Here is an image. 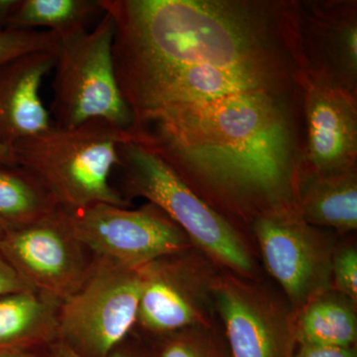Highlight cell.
Listing matches in <instances>:
<instances>
[{
	"mask_svg": "<svg viewBox=\"0 0 357 357\" xmlns=\"http://www.w3.org/2000/svg\"><path fill=\"white\" fill-rule=\"evenodd\" d=\"M289 91H245L134 119L151 150L230 222L296 206L301 160Z\"/></svg>",
	"mask_w": 357,
	"mask_h": 357,
	"instance_id": "1",
	"label": "cell"
},
{
	"mask_svg": "<svg viewBox=\"0 0 357 357\" xmlns=\"http://www.w3.org/2000/svg\"><path fill=\"white\" fill-rule=\"evenodd\" d=\"M114 18V69L305 70L298 4L100 0Z\"/></svg>",
	"mask_w": 357,
	"mask_h": 357,
	"instance_id": "2",
	"label": "cell"
},
{
	"mask_svg": "<svg viewBox=\"0 0 357 357\" xmlns=\"http://www.w3.org/2000/svg\"><path fill=\"white\" fill-rule=\"evenodd\" d=\"M128 133L109 122L91 121L72 128L53 126L13 147L18 165L37 176L61 208L77 211L107 204L128 208L110 184L119 165V146Z\"/></svg>",
	"mask_w": 357,
	"mask_h": 357,
	"instance_id": "3",
	"label": "cell"
},
{
	"mask_svg": "<svg viewBox=\"0 0 357 357\" xmlns=\"http://www.w3.org/2000/svg\"><path fill=\"white\" fill-rule=\"evenodd\" d=\"M122 196L139 197L158 206L185 232L192 245L220 269L255 279L256 264L243 234L185 184L148 148L126 140L119 146Z\"/></svg>",
	"mask_w": 357,
	"mask_h": 357,
	"instance_id": "4",
	"label": "cell"
},
{
	"mask_svg": "<svg viewBox=\"0 0 357 357\" xmlns=\"http://www.w3.org/2000/svg\"><path fill=\"white\" fill-rule=\"evenodd\" d=\"M114 32V18L105 11L91 31L57 36L52 105L56 128H76L98 119L128 135L132 119L115 75Z\"/></svg>",
	"mask_w": 357,
	"mask_h": 357,
	"instance_id": "5",
	"label": "cell"
},
{
	"mask_svg": "<svg viewBox=\"0 0 357 357\" xmlns=\"http://www.w3.org/2000/svg\"><path fill=\"white\" fill-rule=\"evenodd\" d=\"M143 267L96 256L82 285L59 309L58 340L82 357H107L133 332Z\"/></svg>",
	"mask_w": 357,
	"mask_h": 357,
	"instance_id": "6",
	"label": "cell"
},
{
	"mask_svg": "<svg viewBox=\"0 0 357 357\" xmlns=\"http://www.w3.org/2000/svg\"><path fill=\"white\" fill-rule=\"evenodd\" d=\"M220 270L195 248L145 265L134 332L153 338L217 321L213 286Z\"/></svg>",
	"mask_w": 357,
	"mask_h": 357,
	"instance_id": "7",
	"label": "cell"
},
{
	"mask_svg": "<svg viewBox=\"0 0 357 357\" xmlns=\"http://www.w3.org/2000/svg\"><path fill=\"white\" fill-rule=\"evenodd\" d=\"M263 261L298 312L333 289L332 263L337 244L307 223L297 206L269 211L252 223Z\"/></svg>",
	"mask_w": 357,
	"mask_h": 357,
	"instance_id": "8",
	"label": "cell"
},
{
	"mask_svg": "<svg viewBox=\"0 0 357 357\" xmlns=\"http://www.w3.org/2000/svg\"><path fill=\"white\" fill-rule=\"evenodd\" d=\"M0 255L30 288L61 303L82 285L96 257L61 206L37 222L4 230Z\"/></svg>",
	"mask_w": 357,
	"mask_h": 357,
	"instance_id": "9",
	"label": "cell"
},
{
	"mask_svg": "<svg viewBox=\"0 0 357 357\" xmlns=\"http://www.w3.org/2000/svg\"><path fill=\"white\" fill-rule=\"evenodd\" d=\"M220 270L215 311L234 357H295V312L266 286Z\"/></svg>",
	"mask_w": 357,
	"mask_h": 357,
	"instance_id": "10",
	"label": "cell"
},
{
	"mask_svg": "<svg viewBox=\"0 0 357 357\" xmlns=\"http://www.w3.org/2000/svg\"><path fill=\"white\" fill-rule=\"evenodd\" d=\"M68 213L77 237L96 256L123 266H145L194 248L185 232L153 204L137 210L100 204Z\"/></svg>",
	"mask_w": 357,
	"mask_h": 357,
	"instance_id": "11",
	"label": "cell"
},
{
	"mask_svg": "<svg viewBox=\"0 0 357 357\" xmlns=\"http://www.w3.org/2000/svg\"><path fill=\"white\" fill-rule=\"evenodd\" d=\"M307 147L300 168L328 175L356 169V93L306 75Z\"/></svg>",
	"mask_w": 357,
	"mask_h": 357,
	"instance_id": "12",
	"label": "cell"
},
{
	"mask_svg": "<svg viewBox=\"0 0 357 357\" xmlns=\"http://www.w3.org/2000/svg\"><path fill=\"white\" fill-rule=\"evenodd\" d=\"M56 51L24 54L0 65V144L13 148L54 126L40 96Z\"/></svg>",
	"mask_w": 357,
	"mask_h": 357,
	"instance_id": "13",
	"label": "cell"
},
{
	"mask_svg": "<svg viewBox=\"0 0 357 357\" xmlns=\"http://www.w3.org/2000/svg\"><path fill=\"white\" fill-rule=\"evenodd\" d=\"M296 206L302 218L317 227L340 234L357 229L356 169L319 175L300 168Z\"/></svg>",
	"mask_w": 357,
	"mask_h": 357,
	"instance_id": "14",
	"label": "cell"
},
{
	"mask_svg": "<svg viewBox=\"0 0 357 357\" xmlns=\"http://www.w3.org/2000/svg\"><path fill=\"white\" fill-rule=\"evenodd\" d=\"M61 304L36 290L0 297V354L41 349L58 340Z\"/></svg>",
	"mask_w": 357,
	"mask_h": 357,
	"instance_id": "15",
	"label": "cell"
},
{
	"mask_svg": "<svg viewBox=\"0 0 357 357\" xmlns=\"http://www.w3.org/2000/svg\"><path fill=\"white\" fill-rule=\"evenodd\" d=\"M295 314L298 344L356 347V304L333 289L319 294Z\"/></svg>",
	"mask_w": 357,
	"mask_h": 357,
	"instance_id": "16",
	"label": "cell"
},
{
	"mask_svg": "<svg viewBox=\"0 0 357 357\" xmlns=\"http://www.w3.org/2000/svg\"><path fill=\"white\" fill-rule=\"evenodd\" d=\"M59 208L55 197L36 175L21 166L0 164V227H23Z\"/></svg>",
	"mask_w": 357,
	"mask_h": 357,
	"instance_id": "17",
	"label": "cell"
},
{
	"mask_svg": "<svg viewBox=\"0 0 357 357\" xmlns=\"http://www.w3.org/2000/svg\"><path fill=\"white\" fill-rule=\"evenodd\" d=\"M103 13L100 0H17L7 28L46 27L61 36L86 29L91 20Z\"/></svg>",
	"mask_w": 357,
	"mask_h": 357,
	"instance_id": "18",
	"label": "cell"
},
{
	"mask_svg": "<svg viewBox=\"0 0 357 357\" xmlns=\"http://www.w3.org/2000/svg\"><path fill=\"white\" fill-rule=\"evenodd\" d=\"M147 340L157 357H234L218 321Z\"/></svg>",
	"mask_w": 357,
	"mask_h": 357,
	"instance_id": "19",
	"label": "cell"
},
{
	"mask_svg": "<svg viewBox=\"0 0 357 357\" xmlns=\"http://www.w3.org/2000/svg\"><path fill=\"white\" fill-rule=\"evenodd\" d=\"M57 43V35L51 31L0 29V65L32 52L56 51Z\"/></svg>",
	"mask_w": 357,
	"mask_h": 357,
	"instance_id": "20",
	"label": "cell"
},
{
	"mask_svg": "<svg viewBox=\"0 0 357 357\" xmlns=\"http://www.w3.org/2000/svg\"><path fill=\"white\" fill-rule=\"evenodd\" d=\"M333 289L357 303V251L354 245L335 246L332 263Z\"/></svg>",
	"mask_w": 357,
	"mask_h": 357,
	"instance_id": "21",
	"label": "cell"
},
{
	"mask_svg": "<svg viewBox=\"0 0 357 357\" xmlns=\"http://www.w3.org/2000/svg\"><path fill=\"white\" fill-rule=\"evenodd\" d=\"M43 351L48 357H82L60 340L47 345ZM107 357L157 356L150 340L133 331Z\"/></svg>",
	"mask_w": 357,
	"mask_h": 357,
	"instance_id": "22",
	"label": "cell"
},
{
	"mask_svg": "<svg viewBox=\"0 0 357 357\" xmlns=\"http://www.w3.org/2000/svg\"><path fill=\"white\" fill-rule=\"evenodd\" d=\"M28 290L33 289L18 276L13 268L4 259L3 256L0 255V297Z\"/></svg>",
	"mask_w": 357,
	"mask_h": 357,
	"instance_id": "23",
	"label": "cell"
},
{
	"mask_svg": "<svg viewBox=\"0 0 357 357\" xmlns=\"http://www.w3.org/2000/svg\"><path fill=\"white\" fill-rule=\"evenodd\" d=\"M295 357H357L356 347L298 344Z\"/></svg>",
	"mask_w": 357,
	"mask_h": 357,
	"instance_id": "24",
	"label": "cell"
},
{
	"mask_svg": "<svg viewBox=\"0 0 357 357\" xmlns=\"http://www.w3.org/2000/svg\"><path fill=\"white\" fill-rule=\"evenodd\" d=\"M17 0H0V29L8 27L9 20L13 15Z\"/></svg>",
	"mask_w": 357,
	"mask_h": 357,
	"instance_id": "25",
	"label": "cell"
},
{
	"mask_svg": "<svg viewBox=\"0 0 357 357\" xmlns=\"http://www.w3.org/2000/svg\"><path fill=\"white\" fill-rule=\"evenodd\" d=\"M0 164L8 166L18 165L17 157L13 148L0 144Z\"/></svg>",
	"mask_w": 357,
	"mask_h": 357,
	"instance_id": "26",
	"label": "cell"
},
{
	"mask_svg": "<svg viewBox=\"0 0 357 357\" xmlns=\"http://www.w3.org/2000/svg\"><path fill=\"white\" fill-rule=\"evenodd\" d=\"M39 349L35 351H11L0 354V357H48L44 352V356L38 352Z\"/></svg>",
	"mask_w": 357,
	"mask_h": 357,
	"instance_id": "27",
	"label": "cell"
},
{
	"mask_svg": "<svg viewBox=\"0 0 357 357\" xmlns=\"http://www.w3.org/2000/svg\"><path fill=\"white\" fill-rule=\"evenodd\" d=\"M4 229L3 227H0V239H1L2 236H3L4 234Z\"/></svg>",
	"mask_w": 357,
	"mask_h": 357,
	"instance_id": "28",
	"label": "cell"
}]
</instances>
